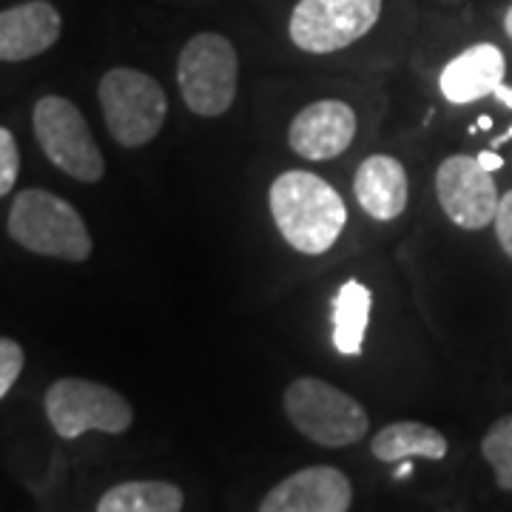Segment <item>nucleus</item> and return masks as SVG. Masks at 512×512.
I'll return each mask as SVG.
<instances>
[{"mask_svg":"<svg viewBox=\"0 0 512 512\" xmlns=\"http://www.w3.org/2000/svg\"><path fill=\"white\" fill-rule=\"evenodd\" d=\"M271 217L293 251L328 254L348 225V208L339 191L313 171H285L268 191Z\"/></svg>","mask_w":512,"mask_h":512,"instance_id":"obj_1","label":"nucleus"},{"mask_svg":"<svg viewBox=\"0 0 512 512\" xmlns=\"http://www.w3.org/2000/svg\"><path fill=\"white\" fill-rule=\"evenodd\" d=\"M6 231L20 248L32 254L69 262H86L94 248L92 234L77 208L46 188L20 191L9 208Z\"/></svg>","mask_w":512,"mask_h":512,"instance_id":"obj_2","label":"nucleus"},{"mask_svg":"<svg viewBox=\"0 0 512 512\" xmlns=\"http://www.w3.org/2000/svg\"><path fill=\"white\" fill-rule=\"evenodd\" d=\"M282 404H285L288 421L305 439L330 450L362 441L370 427L367 410L362 404L345 390L316 376H302L288 384Z\"/></svg>","mask_w":512,"mask_h":512,"instance_id":"obj_3","label":"nucleus"},{"mask_svg":"<svg viewBox=\"0 0 512 512\" xmlns=\"http://www.w3.org/2000/svg\"><path fill=\"white\" fill-rule=\"evenodd\" d=\"M97 97L114 143L140 148L163 131L168 100L151 74L128 66L109 69L97 86Z\"/></svg>","mask_w":512,"mask_h":512,"instance_id":"obj_4","label":"nucleus"},{"mask_svg":"<svg viewBox=\"0 0 512 512\" xmlns=\"http://www.w3.org/2000/svg\"><path fill=\"white\" fill-rule=\"evenodd\" d=\"M177 83L194 114L222 117L237 100L239 57L234 43L217 32L191 37L177 60Z\"/></svg>","mask_w":512,"mask_h":512,"instance_id":"obj_5","label":"nucleus"},{"mask_svg":"<svg viewBox=\"0 0 512 512\" xmlns=\"http://www.w3.org/2000/svg\"><path fill=\"white\" fill-rule=\"evenodd\" d=\"M35 137L49 163L57 165L80 183H100L106 174L103 151L97 148L92 128L86 123L83 111L72 100L60 94H46L35 103L32 111Z\"/></svg>","mask_w":512,"mask_h":512,"instance_id":"obj_6","label":"nucleus"},{"mask_svg":"<svg viewBox=\"0 0 512 512\" xmlns=\"http://www.w3.org/2000/svg\"><path fill=\"white\" fill-rule=\"evenodd\" d=\"M43 410L57 436L66 441L80 439L89 430L117 436V433H126L134 421L131 404L117 390L92 379H74V376L57 379L46 390Z\"/></svg>","mask_w":512,"mask_h":512,"instance_id":"obj_7","label":"nucleus"},{"mask_svg":"<svg viewBox=\"0 0 512 512\" xmlns=\"http://www.w3.org/2000/svg\"><path fill=\"white\" fill-rule=\"evenodd\" d=\"M379 18L382 0H299L288 35L299 52L333 55L362 40Z\"/></svg>","mask_w":512,"mask_h":512,"instance_id":"obj_8","label":"nucleus"},{"mask_svg":"<svg viewBox=\"0 0 512 512\" xmlns=\"http://www.w3.org/2000/svg\"><path fill=\"white\" fill-rule=\"evenodd\" d=\"M436 197L441 211L464 231H481L495 220L498 188L493 171L478 163V157L453 154L436 171Z\"/></svg>","mask_w":512,"mask_h":512,"instance_id":"obj_9","label":"nucleus"},{"mask_svg":"<svg viewBox=\"0 0 512 512\" xmlns=\"http://www.w3.org/2000/svg\"><path fill=\"white\" fill-rule=\"evenodd\" d=\"M350 504V478L330 464H313L274 484L259 512H350Z\"/></svg>","mask_w":512,"mask_h":512,"instance_id":"obj_10","label":"nucleus"},{"mask_svg":"<svg viewBox=\"0 0 512 512\" xmlns=\"http://www.w3.org/2000/svg\"><path fill=\"white\" fill-rule=\"evenodd\" d=\"M356 126V111L345 100H316L293 117L288 143L302 160L325 163L348 151Z\"/></svg>","mask_w":512,"mask_h":512,"instance_id":"obj_11","label":"nucleus"},{"mask_svg":"<svg viewBox=\"0 0 512 512\" xmlns=\"http://www.w3.org/2000/svg\"><path fill=\"white\" fill-rule=\"evenodd\" d=\"M63 20L49 0H26L0 12V60L23 63L49 52L60 37Z\"/></svg>","mask_w":512,"mask_h":512,"instance_id":"obj_12","label":"nucleus"},{"mask_svg":"<svg viewBox=\"0 0 512 512\" xmlns=\"http://www.w3.org/2000/svg\"><path fill=\"white\" fill-rule=\"evenodd\" d=\"M504 74H507L504 52L493 43H476L441 69L439 89L447 103L467 106L498 92L504 86Z\"/></svg>","mask_w":512,"mask_h":512,"instance_id":"obj_13","label":"nucleus"},{"mask_svg":"<svg viewBox=\"0 0 512 512\" xmlns=\"http://www.w3.org/2000/svg\"><path fill=\"white\" fill-rule=\"evenodd\" d=\"M353 194L367 217L379 222L399 220L407 211L410 183L404 165L390 154H373L356 168Z\"/></svg>","mask_w":512,"mask_h":512,"instance_id":"obj_14","label":"nucleus"},{"mask_svg":"<svg viewBox=\"0 0 512 512\" xmlns=\"http://www.w3.org/2000/svg\"><path fill=\"white\" fill-rule=\"evenodd\" d=\"M447 450L450 444L444 439V433L421 421H393L370 441V453L384 464H399L407 458L441 461L447 456Z\"/></svg>","mask_w":512,"mask_h":512,"instance_id":"obj_15","label":"nucleus"},{"mask_svg":"<svg viewBox=\"0 0 512 512\" xmlns=\"http://www.w3.org/2000/svg\"><path fill=\"white\" fill-rule=\"evenodd\" d=\"M373 293L362 282L348 279L333 299V348L342 356H359L365 345Z\"/></svg>","mask_w":512,"mask_h":512,"instance_id":"obj_16","label":"nucleus"},{"mask_svg":"<svg viewBox=\"0 0 512 512\" xmlns=\"http://www.w3.org/2000/svg\"><path fill=\"white\" fill-rule=\"evenodd\" d=\"M185 495L171 481H123L97 501V512H183Z\"/></svg>","mask_w":512,"mask_h":512,"instance_id":"obj_17","label":"nucleus"},{"mask_svg":"<svg viewBox=\"0 0 512 512\" xmlns=\"http://www.w3.org/2000/svg\"><path fill=\"white\" fill-rule=\"evenodd\" d=\"M481 456L493 467L495 484L512 493V413L501 416L481 439Z\"/></svg>","mask_w":512,"mask_h":512,"instance_id":"obj_18","label":"nucleus"},{"mask_svg":"<svg viewBox=\"0 0 512 512\" xmlns=\"http://www.w3.org/2000/svg\"><path fill=\"white\" fill-rule=\"evenodd\" d=\"M23 365H26L23 348H20L15 339L0 336V399L15 387L20 373H23Z\"/></svg>","mask_w":512,"mask_h":512,"instance_id":"obj_19","label":"nucleus"},{"mask_svg":"<svg viewBox=\"0 0 512 512\" xmlns=\"http://www.w3.org/2000/svg\"><path fill=\"white\" fill-rule=\"evenodd\" d=\"M18 171H20V151L15 137L9 128L0 126V197H6L15 183H18Z\"/></svg>","mask_w":512,"mask_h":512,"instance_id":"obj_20","label":"nucleus"},{"mask_svg":"<svg viewBox=\"0 0 512 512\" xmlns=\"http://www.w3.org/2000/svg\"><path fill=\"white\" fill-rule=\"evenodd\" d=\"M495 237L498 245L504 248V254L512 259V191H507L501 200H498V211H495Z\"/></svg>","mask_w":512,"mask_h":512,"instance_id":"obj_21","label":"nucleus"},{"mask_svg":"<svg viewBox=\"0 0 512 512\" xmlns=\"http://www.w3.org/2000/svg\"><path fill=\"white\" fill-rule=\"evenodd\" d=\"M478 163L484 165L487 171H495V168H501V165H504V160H501L498 154H493V151H484V154L478 157Z\"/></svg>","mask_w":512,"mask_h":512,"instance_id":"obj_22","label":"nucleus"},{"mask_svg":"<svg viewBox=\"0 0 512 512\" xmlns=\"http://www.w3.org/2000/svg\"><path fill=\"white\" fill-rule=\"evenodd\" d=\"M495 97L507 106V109H512V89H507V86H501L498 92H495Z\"/></svg>","mask_w":512,"mask_h":512,"instance_id":"obj_23","label":"nucleus"},{"mask_svg":"<svg viewBox=\"0 0 512 512\" xmlns=\"http://www.w3.org/2000/svg\"><path fill=\"white\" fill-rule=\"evenodd\" d=\"M504 29H507V35H510L512 40V6L507 9V15H504Z\"/></svg>","mask_w":512,"mask_h":512,"instance_id":"obj_24","label":"nucleus"},{"mask_svg":"<svg viewBox=\"0 0 512 512\" xmlns=\"http://www.w3.org/2000/svg\"><path fill=\"white\" fill-rule=\"evenodd\" d=\"M512 140V128L507 134H501V137H495V146H504V143H510Z\"/></svg>","mask_w":512,"mask_h":512,"instance_id":"obj_25","label":"nucleus"},{"mask_svg":"<svg viewBox=\"0 0 512 512\" xmlns=\"http://www.w3.org/2000/svg\"><path fill=\"white\" fill-rule=\"evenodd\" d=\"M407 473H410V464H402V467L396 470V478H404V476H407Z\"/></svg>","mask_w":512,"mask_h":512,"instance_id":"obj_26","label":"nucleus"}]
</instances>
